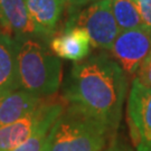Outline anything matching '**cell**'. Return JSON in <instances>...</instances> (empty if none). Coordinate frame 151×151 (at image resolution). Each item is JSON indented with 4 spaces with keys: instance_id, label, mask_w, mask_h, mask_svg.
<instances>
[{
    "instance_id": "6da1fadb",
    "label": "cell",
    "mask_w": 151,
    "mask_h": 151,
    "mask_svg": "<svg viewBox=\"0 0 151 151\" xmlns=\"http://www.w3.org/2000/svg\"><path fill=\"white\" fill-rule=\"evenodd\" d=\"M128 75L105 53L88 55L72 66L63 87L70 108L106 125L119 128L128 92Z\"/></svg>"
},
{
    "instance_id": "d6986e66",
    "label": "cell",
    "mask_w": 151,
    "mask_h": 151,
    "mask_svg": "<svg viewBox=\"0 0 151 151\" xmlns=\"http://www.w3.org/2000/svg\"><path fill=\"white\" fill-rule=\"evenodd\" d=\"M0 32H6L5 30H4V27H2V25L0 24Z\"/></svg>"
},
{
    "instance_id": "8fae6325",
    "label": "cell",
    "mask_w": 151,
    "mask_h": 151,
    "mask_svg": "<svg viewBox=\"0 0 151 151\" xmlns=\"http://www.w3.org/2000/svg\"><path fill=\"white\" fill-rule=\"evenodd\" d=\"M0 24L14 37L38 36L37 29L29 18L25 0H0Z\"/></svg>"
},
{
    "instance_id": "ac0fdd59",
    "label": "cell",
    "mask_w": 151,
    "mask_h": 151,
    "mask_svg": "<svg viewBox=\"0 0 151 151\" xmlns=\"http://www.w3.org/2000/svg\"><path fill=\"white\" fill-rule=\"evenodd\" d=\"M104 151H132V150L129 149L128 147H125V146H123V145L119 143V142H113L106 150H104Z\"/></svg>"
},
{
    "instance_id": "7c38bea8",
    "label": "cell",
    "mask_w": 151,
    "mask_h": 151,
    "mask_svg": "<svg viewBox=\"0 0 151 151\" xmlns=\"http://www.w3.org/2000/svg\"><path fill=\"white\" fill-rule=\"evenodd\" d=\"M17 88V40L10 34L0 32V92Z\"/></svg>"
},
{
    "instance_id": "277c9868",
    "label": "cell",
    "mask_w": 151,
    "mask_h": 151,
    "mask_svg": "<svg viewBox=\"0 0 151 151\" xmlns=\"http://www.w3.org/2000/svg\"><path fill=\"white\" fill-rule=\"evenodd\" d=\"M65 26H78L85 29L91 38L92 46L102 50H110L120 34L111 0H99L70 12V18Z\"/></svg>"
},
{
    "instance_id": "ba28073f",
    "label": "cell",
    "mask_w": 151,
    "mask_h": 151,
    "mask_svg": "<svg viewBox=\"0 0 151 151\" xmlns=\"http://www.w3.org/2000/svg\"><path fill=\"white\" fill-rule=\"evenodd\" d=\"M91 38L88 32L78 26H65L60 34L49 39L48 47L58 58L81 62L91 52Z\"/></svg>"
},
{
    "instance_id": "30bf717a",
    "label": "cell",
    "mask_w": 151,
    "mask_h": 151,
    "mask_svg": "<svg viewBox=\"0 0 151 151\" xmlns=\"http://www.w3.org/2000/svg\"><path fill=\"white\" fill-rule=\"evenodd\" d=\"M42 103V97L22 88L0 92V128L22 119Z\"/></svg>"
},
{
    "instance_id": "2e32d148",
    "label": "cell",
    "mask_w": 151,
    "mask_h": 151,
    "mask_svg": "<svg viewBox=\"0 0 151 151\" xmlns=\"http://www.w3.org/2000/svg\"><path fill=\"white\" fill-rule=\"evenodd\" d=\"M143 27L151 30V0H134Z\"/></svg>"
},
{
    "instance_id": "5bb4252c",
    "label": "cell",
    "mask_w": 151,
    "mask_h": 151,
    "mask_svg": "<svg viewBox=\"0 0 151 151\" xmlns=\"http://www.w3.org/2000/svg\"><path fill=\"white\" fill-rule=\"evenodd\" d=\"M111 7L120 32L145 28L134 0H111Z\"/></svg>"
},
{
    "instance_id": "4fadbf2b",
    "label": "cell",
    "mask_w": 151,
    "mask_h": 151,
    "mask_svg": "<svg viewBox=\"0 0 151 151\" xmlns=\"http://www.w3.org/2000/svg\"><path fill=\"white\" fill-rule=\"evenodd\" d=\"M65 106L63 103L57 102L55 104L54 109L48 113V115L43 120V122L37 128V130L32 134L30 138H28L27 140L20 146L12 149L10 151H43L44 146H45V141L47 138L49 130L52 128V125L57 120V118L60 114L64 112Z\"/></svg>"
},
{
    "instance_id": "9a60e30c",
    "label": "cell",
    "mask_w": 151,
    "mask_h": 151,
    "mask_svg": "<svg viewBox=\"0 0 151 151\" xmlns=\"http://www.w3.org/2000/svg\"><path fill=\"white\" fill-rule=\"evenodd\" d=\"M135 78L142 85L151 87V52L139 66V68L135 73Z\"/></svg>"
},
{
    "instance_id": "e0dca14e",
    "label": "cell",
    "mask_w": 151,
    "mask_h": 151,
    "mask_svg": "<svg viewBox=\"0 0 151 151\" xmlns=\"http://www.w3.org/2000/svg\"><path fill=\"white\" fill-rule=\"evenodd\" d=\"M60 1L63 2L64 7H66L70 10V12H73L99 0H60Z\"/></svg>"
},
{
    "instance_id": "9c48e42d",
    "label": "cell",
    "mask_w": 151,
    "mask_h": 151,
    "mask_svg": "<svg viewBox=\"0 0 151 151\" xmlns=\"http://www.w3.org/2000/svg\"><path fill=\"white\" fill-rule=\"evenodd\" d=\"M25 5L39 37L46 40L53 37L64 10L63 2L60 0H25Z\"/></svg>"
},
{
    "instance_id": "52a82bcc",
    "label": "cell",
    "mask_w": 151,
    "mask_h": 151,
    "mask_svg": "<svg viewBox=\"0 0 151 151\" xmlns=\"http://www.w3.org/2000/svg\"><path fill=\"white\" fill-rule=\"evenodd\" d=\"M57 102H43L22 119L0 128V151H10L24 143L37 130Z\"/></svg>"
},
{
    "instance_id": "5b68a950",
    "label": "cell",
    "mask_w": 151,
    "mask_h": 151,
    "mask_svg": "<svg viewBox=\"0 0 151 151\" xmlns=\"http://www.w3.org/2000/svg\"><path fill=\"white\" fill-rule=\"evenodd\" d=\"M127 118L135 151H151V87L137 78L129 92Z\"/></svg>"
},
{
    "instance_id": "7a4b0ae2",
    "label": "cell",
    "mask_w": 151,
    "mask_h": 151,
    "mask_svg": "<svg viewBox=\"0 0 151 151\" xmlns=\"http://www.w3.org/2000/svg\"><path fill=\"white\" fill-rule=\"evenodd\" d=\"M19 88L42 99L57 93L63 78V65L38 36L15 37Z\"/></svg>"
},
{
    "instance_id": "8992f818",
    "label": "cell",
    "mask_w": 151,
    "mask_h": 151,
    "mask_svg": "<svg viewBox=\"0 0 151 151\" xmlns=\"http://www.w3.org/2000/svg\"><path fill=\"white\" fill-rule=\"evenodd\" d=\"M109 52L127 75H134L151 52V30L147 28L122 30Z\"/></svg>"
},
{
    "instance_id": "3957f363",
    "label": "cell",
    "mask_w": 151,
    "mask_h": 151,
    "mask_svg": "<svg viewBox=\"0 0 151 151\" xmlns=\"http://www.w3.org/2000/svg\"><path fill=\"white\" fill-rule=\"evenodd\" d=\"M112 131L67 106L49 130L43 151H102Z\"/></svg>"
}]
</instances>
